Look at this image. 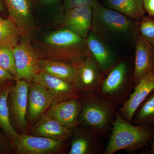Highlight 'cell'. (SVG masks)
I'll return each instance as SVG.
<instances>
[{
  "mask_svg": "<svg viewBox=\"0 0 154 154\" xmlns=\"http://www.w3.org/2000/svg\"><path fill=\"white\" fill-rule=\"evenodd\" d=\"M36 49L41 59L62 61L75 66L90 54L86 39L66 27L47 35L39 49Z\"/></svg>",
  "mask_w": 154,
  "mask_h": 154,
  "instance_id": "1",
  "label": "cell"
},
{
  "mask_svg": "<svg viewBox=\"0 0 154 154\" xmlns=\"http://www.w3.org/2000/svg\"><path fill=\"white\" fill-rule=\"evenodd\" d=\"M91 30L107 43L135 41L138 36V21L99 4L93 8Z\"/></svg>",
  "mask_w": 154,
  "mask_h": 154,
  "instance_id": "2",
  "label": "cell"
},
{
  "mask_svg": "<svg viewBox=\"0 0 154 154\" xmlns=\"http://www.w3.org/2000/svg\"><path fill=\"white\" fill-rule=\"evenodd\" d=\"M154 138V127L133 124L117 111L103 154H114L122 150L134 152L147 146Z\"/></svg>",
  "mask_w": 154,
  "mask_h": 154,
  "instance_id": "3",
  "label": "cell"
},
{
  "mask_svg": "<svg viewBox=\"0 0 154 154\" xmlns=\"http://www.w3.org/2000/svg\"><path fill=\"white\" fill-rule=\"evenodd\" d=\"M83 103L79 125L93 130L104 137L110 135L118 106L96 94L82 95Z\"/></svg>",
  "mask_w": 154,
  "mask_h": 154,
  "instance_id": "4",
  "label": "cell"
},
{
  "mask_svg": "<svg viewBox=\"0 0 154 154\" xmlns=\"http://www.w3.org/2000/svg\"><path fill=\"white\" fill-rule=\"evenodd\" d=\"M135 85L132 75H130L127 63L117 62L103 73L96 92L99 97L113 102L119 107L126 102Z\"/></svg>",
  "mask_w": 154,
  "mask_h": 154,
  "instance_id": "5",
  "label": "cell"
},
{
  "mask_svg": "<svg viewBox=\"0 0 154 154\" xmlns=\"http://www.w3.org/2000/svg\"><path fill=\"white\" fill-rule=\"evenodd\" d=\"M29 86V82L25 80H16L8 98L11 124L17 132H21V134L27 132L28 128Z\"/></svg>",
  "mask_w": 154,
  "mask_h": 154,
  "instance_id": "6",
  "label": "cell"
},
{
  "mask_svg": "<svg viewBox=\"0 0 154 154\" xmlns=\"http://www.w3.org/2000/svg\"><path fill=\"white\" fill-rule=\"evenodd\" d=\"M17 76L16 80L33 81L40 70L39 54L27 41H23L13 49Z\"/></svg>",
  "mask_w": 154,
  "mask_h": 154,
  "instance_id": "7",
  "label": "cell"
},
{
  "mask_svg": "<svg viewBox=\"0 0 154 154\" xmlns=\"http://www.w3.org/2000/svg\"><path fill=\"white\" fill-rule=\"evenodd\" d=\"M14 152L17 154L60 153L65 149L66 143L27 133L21 134L13 142Z\"/></svg>",
  "mask_w": 154,
  "mask_h": 154,
  "instance_id": "8",
  "label": "cell"
},
{
  "mask_svg": "<svg viewBox=\"0 0 154 154\" xmlns=\"http://www.w3.org/2000/svg\"><path fill=\"white\" fill-rule=\"evenodd\" d=\"M74 85L81 95L96 93L103 73L94 58L89 54L82 61L75 66Z\"/></svg>",
  "mask_w": 154,
  "mask_h": 154,
  "instance_id": "9",
  "label": "cell"
},
{
  "mask_svg": "<svg viewBox=\"0 0 154 154\" xmlns=\"http://www.w3.org/2000/svg\"><path fill=\"white\" fill-rule=\"evenodd\" d=\"M103 138L93 130L79 125L73 129L68 154H103L106 146Z\"/></svg>",
  "mask_w": 154,
  "mask_h": 154,
  "instance_id": "10",
  "label": "cell"
},
{
  "mask_svg": "<svg viewBox=\"0 0 154 154\" xmlns=\"http://www.w3.org/2000/svg\"><path fill=\"white\" fill-rule=\"evenodd\" d=\"M55 101L54 96L46 88L31 81L28 94V121L34 124L48 110Z\"/></svg>",
  "mask_w": 154,
  "mask_h": 154,
  "instance_id": "11",
  "label": "cell"
},
{
  "mask_svg": "<svg viewBox=\"0 0 154 154\" xmlns=\"http://www.w3.org/2000/svg\"><path fill=\"white\" fill-rule=\"evenodd\" d=\"M82 103V96L60 102L54 101L45 113L65 126L73 129L79 125L78 120Z\"/></svg>",
  "mask_w": 154,
  "mask_h": 154,
  "instance_id": "12",
  "label": "cell"
},
{
  "mask_svg": "<svg viewBox=\"0 0 154 154\" xmlns=\"http://www.w3.org/2000/svg\"><path fill=\"white\" fill-rule=\"evenodd\" d=\"M135 54L132 80L135 85L154 70V47L138 36L135 41Z\"/></svg>",
  "mask_w": 154,
  "mask_h": 154,
  "instance_id": "13",
  "label": "cell"
},
{
  "mask_svg": "<svg viewBox=\"0 0 154 154\" xmlns=\"http://www.w3.org/2000/svg\"><path fill=\"white\" fill-rule=\"evenodd\" d=\"M154 90V74L147 76L135 85L126 102L118 107V113L132 123L135 112L149 94Z\"/></svg>",
  "mask_w": 154,
  "mask_h": 154,
  "instance_id": "14",
  "label": "cell"
},
{
  "mask_svg": "<svg viewBox=\"0 0 154 154\" xmlns=\"http://www.w3.org/2000/svg\"><path fill=\"white\" fill-rule=\"evenodd\" d=\"M73 129L65 126L45 113L27 133L66 143L71 137Z\"/></svg>",
  "mask_w": 154,
  "mask_h": 154,
  "instance_id": "15",
  "label": "cell"
},
{
  "mask_svg": "<svg viewBox=\"0 0 154 154\" xmlns=\"http://www.w3.org/2000/svg\"><path fill=\"white\" fill-rule=\"evenodd\" d=\"M93 16L92 7L79 6L66 11L61 23L64 27L86 39L91 30Z\"/></svg>",
  "mask_w": 154,
  "mask_h": 154,
  "instance_id": "16",
  "label": "cell"
},
{
  "mask_svg": "<svg viewBox=\"0 0 154 154\" xmlns=\"http://www.w3.org/2000/svg\"><path fill=\"white\" fill-rule=\"evenodd\" d=\"M46 88L54 96L57 102L82 96L74 83L40 71L33 80Z\"/></svg>",
  "mask_w": 154,
  "mask_h": 154,
  "instance_id": "17",
  "label": "cell"
},
{
  "mask_svg": "<svg viewBox=\"0 0 154 154\" xmlns=\"http://www.w3.org/2000/svg\"><path fill=\"white\" fill-rule=\"evenodd\" d=\"M12 21L23 34L34 29L30 0H4Z\"/></svg>",
  "mask_w": 154,
  "mask_h": 154,
  "instance_id": "18",
  "label": "cell"
},
{
  "mask_svg": "<svg viewBox=\"0 0 154 154\" xmlns=\"http://www.w3.org/2000/svg\"><path fill=\"white\" fill-rule=\"evenodd\" d=\"M89 52L102 70L106 72L117 61L113 51L107 42L96 36L91 30L86 38Z\"/></svg>",
  "mask_w": 154,
  "mask_h": 154,
  "instance_id": "19",
  "label": "cell"
},
{
  "mask_svg": "<svg viewBox=\"0 0 154 154\" xmlns=\"http://www.w3.org/2000/svg\"><path fill=\"white\" fill-rule=\"evenodd\" d=\"M14 85L12 82L0 88V128L12 142L17 140L20 134L11 124L9 113L8 98Z\"/></svg>",
  "mask_w": 154,
  "mask_h": 154,
  "instance_id": "20",
  "label": "cell"
},
{
  "mask_svg": "<svg viewBox=\"0 0 154 154\" xmlns=\"http://www.w3.org/2000/svg\"><path fill=\"white\" fill-rule=\"evenodd\" d=\"M39 65L41 71L74 84L75 66L62 61L46 59H41Z\"/></svg>",
  "mask_w": 154,
  "mask_h": 154,
  "instance_id": "21",
  "label": "cell"
},
{
  "mask_svg": "<svg viewBox=\"0 0 154 154\" xmlns=\"http://www.w3.org/2000/svg\"><path fill=\"white\" fill-rule=\"evenodd\" d=\"M104 4L105 7L134 21H138L145 16L143 0H104Z\"/></svg>",
  "mask_w": 154,
  "mask_h": 154,
  "instance_id": "22",
  "label": "cell"
},
{
  "mask_svg": "<svg viewBox=\"0 0 154 154\" xmlns=\"http://www.w3.org/2000/svg\"><path fill=\"white\" fill-rule=\"evenodd\" d=\"M132 123L136 125L154 126V90L135 112Z\"/></svg>",
  "mask_w": 154,
  "mask_h": 154,
  "instance_id": "23",
  "label": "cell"
},
{
  "mask_svg": "<svg viewBox=\"0 0 154 154\" xmlns=\"http://www.w3.org/2000/svg\"><path fill=\"white\" fill-rule=\"evenodd\" d=\"M20 30L11 20L0 18V46L14 48L18 45Z\"/></svg>",
  "mask_w": 154,
  "mask_h": 154,
  "instance_id": "24",
  "label": "cell"
},
{
  "mask_svg": "<svg viewBox=\"0 0 154 154\" xmlns=\"http://www.w3.org/2000/svg\"><path fill=\"white\" fill-rule=\"evenodd\" d=\"M138 35L154 47V20L143 16L138 21Z\"/></svg>",
  "mask_w": 154,
  "mask_h": 154,
  "instance_id": "25",
  "label": "cell"
},
{
  "mask_svg": "<svg viewBox=\"0 0 154 154\" xmlns=\"http://www.w3.org/2000/svg\"><path fill=\"white\" fill-rule=\"evenodd\" d=\"M0 66L8 71L16 79L17 71L13 48L0 46Z\"/></svg>",
  "mask_w": 154,
  "mask_h": 154,
  "instance_id": "26",
  "label": "cell"
},
{
  "mask_svg": "<svg viewBox=\"0 0 154 154\" xmlns=\"http://www.w3.org/2000/svg\"><path fill=\"white\" fill-rule=\"evenodd\" d=\"M97 0H64V8L66 11L79 6H90L93 8L99 4Z\"/></svg>",
  "mask_w": 154,
  "mask_h": 154,
  "instance_id": "27",
  "label": "cell"
},
{
  "mask_svg": "<svg viewBox=\"0 0 154 154\" xmlns=\"http://www.w3.org/2000/svg\"><path fill=\"white\" fill-rule=\"evenodd\" d=\"M13 152V142L0 128V154H11Z\"/></svg>",
  "mask_w": 154,
  "mask_h": 154,
  "instance_id": "28",
  "label": "cell"
},
{
  "mask_svg": "<svg viewBox=\"0 0 154 154\" xmlns=\"http://www.w3.org/2000/svg\"><path fill=\"white\" fill-rule=\"evenodd\" d=\"M14 81L15 77L2 67L0 66V87H2Z\"/></svg>",
  "mask_w": 154,
  "mask_h": 154,
  "instance_id": "29",
  "label": "cell"
},
{
  "mask_svg": "<svg viewBox=\"0 0 154 154\" xmlns=\"http://www.w3.org/2000/svg\"><path fill=\"white\" fill-rule=\"evenodd\" d=\"M145 10L149 16L154 17V0H143Z\"/></svg>",
  "mask_w": 154,
  "mask_h": 154,
  "instance_id": "30",
  "label": "cell"
},
{
  "mask_svg": "<svg viewBox=\"0 0 154 154\" xmlns=\"http://www.w3.org/2000/svg\"><path fill=\"white\" fill-rule=\"evenodd\" d=\"M46 4H54L57 2L59 0H38Z\"/></svg>",
  "mask_w": 154,
  "mask_h": 154,
  "instance_id": "31",
  "label": "cell"
},
{
  "mask_svg": "<svg viewBox=\"0 0 154 154\" xmlns=\"http://www.w3.org/2000/svg\"><path fill=\"white\" fill-rule=\"evenodd\" d=\"M151 142L149 153L151 154H154V140Z\"/></svg>",
  "mask_w": 154,
  "mask_h": 154,
  "instance_id": "32",
  "label": "cell"
},
{
  "mask_svg": "<svg viewBox=\"0 0 154 154\" xmlns=\"http://www.w3.org/2000/svg\"><path fill=\"white\" fill-rule=\"evenodd\" d=\"M2 5H1V3H0V11H2Z\"/></svg>",
  "mask_w": 154,
  "mask_h": 154,
  "instance_id": "33",
  "label": "cell"
},
{
  "mask_svg": "<svg viewBox=\"0 0 154 154\" xmlns=\"http://www.w3.org/2000/svg\"><path fill=\"white\" fill-rule=\"evenodd\" d=\"M153 73L154 74V70L153 72Z\"/></svg>",
  "mask_w": 154,
  "mask_h": 154,
  "instance_id": "34",
  "label": "cell"
},
{
  "mask_svg": "<svg viewBox=\"0 0 154 154\" xmlns=\"http://www.w3.org/2000/svg\"><path fill=\"white\" fill-rule=\"evenodd\" d=\"M1 87H0V88H1Z\"/></svg>",
  "mask_w": 154,
  "mask_h": 154,
  "instance_id": "35",
  "label": "cell"
}]
</instances>
